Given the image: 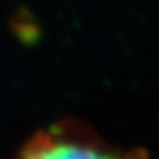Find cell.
Returning <instances> with one entry per match:
<instances>
[{
    "label": "cell",
    "mask_w": 159,
    "mask_h": 159,
    "mask_svg": "<svg viewBox=\"0 0 159 159\" xmlns=\"http://www.w3.org/2000/svg\"><path fill=\"white\" fill-rule=\"evenodd\" d=\"M12 159H151L142 147H124L98 135L90 125L61 120L32 135Z\"/></svg>",
    "instance_id": "obj_1"
}]
</instances>
